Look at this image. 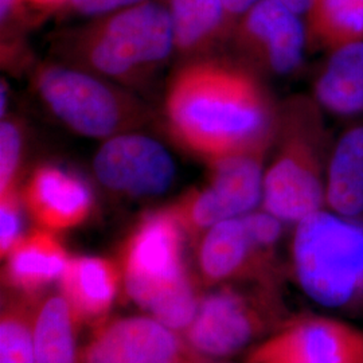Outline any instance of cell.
<instances>
[{
  "label": "cell",
  "instance_id": "1",
  "mask_svg": "<svg viewBox=\"0 0 363 363\" xmlns=\"http://www.w3.org/2000/svg\"><path fill=\"white\" fill-rule=\"evenodd\" d=\"M276 115L253 70L218 60L183 67L166 97L171 133L208 162L271 143Z\"/></svg>",
  "mask_w": 363,
  "mask_h": 363
},
{
  "label": "cell",
  "instance_id": "24",
  "mask_svg": "<svg viewBox=\"0 0 363 363\" xmlns=\"http://www.w3.org/2000/svg\"><path fill=\"white\" fill-rule=\"evenodd\" d=\"M22 232L21 198L16 191L0 195V255L4 259L19 241Z\"/></svg>",
  "mask_w": 363,
  "mask_h": 363
},
{
  "label": "cell",
  "instance_id": "19",
  "mask_svg": "<svg viewBox=\"0 0 363 363\" xmlns=\"http://www.w3.org/2000/svg\"><path fill=\"white\" fill-rule=\"evenodd\" d=\"M81 323L62 294L43 292L34 303L35 363H78Z\"/></svg>",
  "mask_w": 363,
  "mask_h": 363
},
{
  "label": "cell",
  "instance_id": "16",
  "mask_svg": "<svg viewBox=\"0 0 363 363\" xmlns=\"http://www.w3.org/2000/svg\"><path fill=\"white\" fill-rule=\"evenodd\" d=\"M120 284L118 265L103 257L70 259L61 276L62 295L81 325H96L106 319Z\"/></svg>",
  "mask_w": 363,
  "mask_h": 363
},
{
  "label": "cell",
  "instance_id": "14",
  "mask_svg": "<svg viewBox=\"0 0 363 363\" xmlns=\"http://www.w3.org/2000/svg\"><path fill=\"white\" fill-rule=\"evenodd\" d=\"M22 201L31 218L50 232L79 226L89 218L93 208V195L85 181L50 164L31 174Z\"/></svg>",
  "mask_w": 363,
  "mask_h": 363
},
{
  "label": "cell",
  "instance_id": "4",
  "mask_svg": "<svg viewBox=\"0 0 363 363\" xmlns=\"http://www.w3.org/2000/svg\"><path fill=\"white\" fill-rule=\"evenodd\" d=\"M292 271L300 289L331 311L363 310V220L322 208L295 225Z\"/></svg>",
  "mask_w": 363,
  "mask_h": 363
},
{
  "label": "cell",
  "instance_id": "13",
  "mask_svg": "<svg viewBox=\"0 0 363 363\" xmlns=\"http://www.w3.org/2000/svg\"><path fill=\"white\" fill-rule=\"evenodd\" d=\"M93 169L105 187L130 196L164 193L177 171L169 151L139 133L109 138L94 156Z\"/></svg>",
  "mask_w": 363,
  "mask_h": 363
},
{
  "label": "cell",
  "instance_id": "10",
  "mask_svg": "<svg viewBox=\"0 0 363 363\" xmlns=\"http://www.w3.org/2000/svg\"><path fill=\"white\" fill-rule=\"evenodd\" d=\"M182 333L154 316H120L93 325L78 363H210Z\"/></svg>",
  "mask_w": 363,
  "mask_h": 363
},
{
  "label": "cell",
  "instance_id": "28",
  "mask_svg": "<svg viewBox=\"0 0 363 363\" xmlns=\"http://www.w3.org/2000/svg\"><path fill=\"white\" fill-rule=\"evenodd\" d=\"M286 6H288L291 10H294L295 13L306 16V13H308L310 7H311L313 0H281Z\"/></svg>",
  "mask_w": 363,
  "mask_h": 363
},
{
  "label": "cell",
  "instance_id": "9",
  "mask_svg": "<svg viewBox=\"0 0 363 363\" xmlns=\"http://www.w3.org/2000/svg\"><path fill=\"white\" fill-rule=\"evenodd\" d=\"M271 143L222 156L210 164L208 183L171 206L190 237H199L222 220L245 216L262 202L265 156Z\"/></svg>",
  "mask_w": 363,
  "mask_h": 363
},
{
  "label": "cell",
  "instance_id": "5",
  "mask_svg": "<svg viewBox=\"0 0 363 363\" xmlns=\"http://www.w3.org/2000/svg\"><path fill=\"white\" fill-rule=\"evenodd\" d=\"M66 42L84 65L123 82L150 76L175 50L167 4L156 0L97 16Z\"/></svg>",
  "mask_w": 363,
  "mask_h": 363
},
{
  "label": "cell",
  "instance_id": "8",
  "mask_svg": "<svg viewBox=\"0 0 363 363\" xmlns=\"http://www.w3.org/2000/svg\"><path fill=\"white\" fill-rule=\"evenodd\" d=\"M40 99L60 121L91 139L112 138L142 117L139 105L86 72L61 65L40 67L35 77Z\"/></svg>",
  "mask_w": 363,
  "mask_h": 363
},
{
  "label": "cell",
  "instance_id": "25",
  "mask_svg": "<svg viewBox=\"0 0 363 363\" xmlns=\"http://www.w3.org/2000/svg\"><path fill=\"white\" fill-rule=\"evenodd\" d=\"M150 0H69L66 4L72 11L85 16H103L116 13Z\"/></svg>",
  "mask_w": 363,
  "mask_h": 363
},
{
  "label": "cell",
  "instance_id": "7",
  "mask_svg": "<svg viewBox=\"0 0 363 363\" xmlns=\"http://www.w3.org/2000/svg\"><path fill=\"white\" fill-rule=\"evenodd\" d=\"M283 232L284 222L264 208L214 225L198 247L201 283L211 288L233 283L281 286L277 245Z\"/></svg>",
  "mask_w": 363,
  "mask_h": 363
},
{
  "label": "cell",
  "instance_id": "18",
  "mask_svg": "<svg viewBox=\"0 0 363 363\" xmlns=\"http://www.w3.org/2000/svg\"><path fill=\"white\" fill-rule=\"evenodd\" d=\"M325 208L363 220V125L346 130L333 145L325 174Z\"/></svg>",
  "mask_w": 363,
  "mask_h": 363
},
{
  "label": "cell",
  "instance_id": "27",
  "mask_svg": "<svg viewBox=\"0 0 363 363\" xmlns=\"http://www.w3.org/2000/svg\"><path fill=\"white\" fill-rule=\"evenodd\" d=\"M25 3L38 10H55L60 7H65L69 0H25Z\"/></svg>",
  "mask_w": 363,
  "mask_h": 363
},
{
  "label": "cell",
  "instance_id": "17",
  "mask_svg": "<svg viewBox=\"0 0 363 363\" xmlns=\"http://www.w3.org/2000/svg\"><path fill=\"white\" fill-rule=\"evenodd\" d=\"M313 99L337 116L363 113V42L331 50L313 84Z\"/></svg>",
  "mask_w": 363,
  "mask_h": 363
},
{
  "label": "cell",
  "instance_id": "22",
  "mask_svg": "<svg viewBox=\"0 0 363 363\" xmlns=\"http://www.w3.org/2000/svg\"><path fill=\"white\" fill-rule=\"evenodd\" d=\"M37 296L10 292L1 301L0 363H35L34 303Z\"/></svg>",
  "mask_w": 363,
  "mask_h": 363
},
{
  "label": "cell",
  "instance_id": "3",
  "mask_svg": "<svg viewBox=\"0 0 363 363\" xmlns=\"http://www.w3.org/2000/svg\"><path fill=\"white\" fill-rule=\"evenodd\" d=\"M272 144L261 205L284 223L296 225L325 208V174L334 144L315 99L298 96L277 108Z\"/></svg>",
  "mask_w": 363,
  "mask_h": 363
},
{
  "label": "cell",
  "instance_id": "12",
  "mask_svg": "<svg viewBox=\"0 0 363 363\" xmlns=\"http://www.w3.org/2000/svg\"><path fill=\"white\" fill-rule=\"evenodd\" d=\"M229 39L247 65L272 76L296 72L308 49L303 16L281 0H259L235 23Z\"/></svg>",
  "mask_w": 363,
  "mask_h": 363
},
{
  "label": "cell",
  "instance_id": "6",
  "mask_svg": "<svg viewBox=\"0 0 363 363\" xmlns=\"http://www.w3.org/2000/svg\"><path fill=\"white\" fill-rule=\"evenodd\" d=\"M286 319L280 286L222 284L202 295L193 322L182 334L211 361L250 350Z\"/></svg>",
  "mask_w": 363,
  "mask_h": 363
},
{
  "label": "cell",
  "instance_id": "26",
  "mask_svg": "<svg viewBox=\"0 0 363 363\" xmlns=\"http://www.w3.org/2000/svg\"><path fill=\"white\" fill-rule=\"evenodd\" d=\"M25 0H0V15L1 25L16 22L22 18L25 10Z\"/></svg>",
  "mask_w": 363,
  "mask_h": 363
},
{
  "label": "cell",
  "instance_id": "21",
  "mask_svg": "<svg viewBox=\"0 0 363 363\" xmlns=\"http://www.w3.org/2000/svg\"><path fill=\"white\" fill-rule=\"evenodd\" d=\"M304 22L312 50L363 42V0H313Z\"/></svg>",
  "mask_w": 363,
  "mask_h": 363
},
{
  "label": "cell",
  "instance_id": "15",
  "mask_svg": "<svg viewBox=\"0 0 363 363\" xmlns=\"http://www.w3.org/2000/svg\"><path fill=\"white\" fill-rule=\"evenodd\" d=\"M4 259L3 286L26 296L43 294L54 280L61 279L69 261L60 238L42 228L22 235Z\"/></svg>",
  "mask_w": 363,
  "mask_h": 363
},
{
  "label": "cell",
  "instance_id": "11",
  "mask_svg": "<svg viewBox=\"0 0 363 363\" xmlns=\"http://www.w3.org/2000/svg\"><path fill=\"white\" fill-rule=\"evenodd\" d=\"M245 363H363V330L331 316L298 315L247 351Z\"/></svg>",
  "mask_w": 363,
  "mask_h": 363
},
{
  "label": "cell",
  "instance_id": "2",
  "mask_svg": "<svg viewBox=\"0 0 363 363\" xmlns=\"http://www.w3.org/2000/svg\"><path fill=\"white\" fill-rule=\"evenodd\" d=\"M186 232L172 208L145 214L120 249L118 268L127 296L162 323L183 333L202 292L184 259Z\"/></svg>",
  "mask_w": 363,
  "mask_h": 363
},
{
  "label": "cell",
  "instance_id": "23",
  "mask_svg": "<svg viewBox=\"0 0 363 363\" xmlns=\"http://www.w3.org/2000/svg\"><path fill=\"white\" fill-rule=\"evenodd\" d=\"M22 157V135L13 121L0 125V195L16 191V177Z\"/></svg>",
  "mask_w": 363,
  "mask_h": 363
},
{
  "label": "cell",
  "instance_id": "20",
  "mask_svg": "<svg viewBox=\"0 0 363 363\" xmlns=\"http://www.w3.org/2000/svg\"><path fill=\"white\" fill-rule=\"evenodd\" d=\"M174 48L183 54H198L230 37L222 0H169Z\"/></svg>",
  "mask_w": 363,
  "mask_h": 363
}]
</instances>
